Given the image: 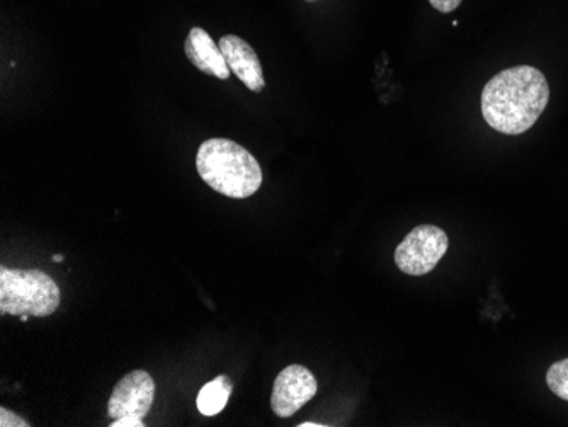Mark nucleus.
Instances as JSON below:
<instances>
[{
  "instance_id": "1",
  "label": "nucleus",
  "mask_w": 568,
  "mask_h": 427,
  "mask_svg": "<svg viewBox=\"0 0 568 427\" xmlns=\"http://www.w3.org/2000/svg\"><path fill=\"white\" fill-rule=\"evenodd\" d=\"M550 101V85L541 70L519 65L503 70L485 84L481 114L490 129L523 135L535 126Z\"/></svg>"
},
{
  "instance_id": "2",
  "label": "nucleus",
  "mask_w": 568,
  "mask_h": 427,
  "mask_svg": "<svg viewBox=\"0 0 568 427\" xmlns=\"http://www.w3.org/2000/svg\"><path fill=\"white\" fill-rule=\"evenodd\" d=\"M196 169L201 180L213 191L234 200L252 196L263 184L260 162L232 140L210 139L201 143Z\"/></svg>"
},
{
  "instance_id": "3",
  "label": "nucleus",
  "mask_w": 568,
  "mask_h": 427,
  "mask_svg": "<svg viewBox=\"0 0 568 427\" xmlns=\"http://www.w3.org/2000/svg\"><path fill=\"white\" fill-rule=\"evenodd\" d=\"M60 307V288L38 270L0 267V314L48 317Z\"/></svg>"
},
{
  "instance_id": "4",
  "label": "nucleus",
  "mask_w": 568,
  "mask_h": 427,
  "mask_svg": "<svg viewBox=\"0 0 568 427\" xmlns=\"http://www.w3.org/2000/svg\"><path fill=\"white\" fill-rule=\"evenodd\" d=\"M449 238L436 225H419L414 228L395 251V264L408 276L429 274L446 256Z\"/></svg>"
},
{
  "instance_id": "5",
  "label": "nucleus",
  "mask_w": 568,
  "mask_h": 427,
  "mask_svg": "<svg viewBox=\"0 0 568 427\" xmlns=\"http://www.w3.org/2000/svg\"><path fill=\"white\" fill-rule=\"evenodd\" d=\"M318 384L314 373L302 365H290L281 369L271 394V409L277 417L295 416L317 394Z\"/></svg>"
},
{
  "instance_id": "6",
  "label": "nucleus",
  "mask_w": 568,
  "mask_h": 427,
  "mask_svg": "<svg viewBox=\"0 0 568 427\" xmlns=\"http://www.w3.org/2000/svg\"><path fill=\"white\" fill-rule=\"evenodd\" d=\"M153 398H155V382L150 373L133 369L114 387L108 401V416L113 420L126 416L145 419L152 409Z\"/></svg>"
},
{
  "instance_id": "7",
  "label": "nucleus",
  "mask_w": 568,
  "mask_h": 427,
  "mask_svg": "<svg viewBox=\"0 0 568 427\" xmlns=\"http://www.w3.org/2000/svg\"><path fill=\"white\" fill-rule=\"evenodd\" d=\"M219 44L223 57H225L226 65L241 79L242 84L248 91L263 92L266 81H264L263 65H261L260 57L254 52V48L235 34H226Z\"/></svg>"
},
{
  "instance_id": "8",
  "label": "nucleus",
  "mask_w": 568,
  "mask_h": 427,
  "mask_svg": "<svg viewBox=\"0 0 568 427\" xmlns=\"http://www.w3.org/2000/svg\"><path fill=\"white\" fill-rule=\"evenodd\" d=\"M184 52H186L187 60L201 72L209 73L220 81L229 79L232 70L226 65L220 44L215 43L206 31L193 28L184 43Z\"/></svg>"
},
{
  "instance_id": "9",
  "label": "nucleus",
  "mask_w": 568,
  "mask_h": 427,
  "mask_svg": "<svg viewBox=\"0 0 568 427\" xmlns=\"http://www.w3.org/2000/svg\"><path fill=\"white\" fill-rule=\"evenodd\" d=\"M230 395H232V382L229 376H216L215 380L209 382L197 394V409L203 416H216L225 409Z\"/></svg>"
},
{
  "instance_id": "10",
  "label": "nucleus",
  "mask_w": 568,
  "mask_h": 427,
  "mask_svg": "<svg viewBox=\"0 0 568 427\" xmlns=\"http://www.w3.org/2000/svg\"><path fill=\"white\" fill-rule=\"evenodd\" d=\"M547 384L555 397L568 401V358L554 363L547 373Z\"/></svg>"
},
{
  "instance_id": "11",
  "label": "nucleus",
  "mask_w": 568,
  "mask_h": 427,
  "mask_svg": "<svg viewBox=\"0 0 568 427\" xmlns=\"http://www.w3.org/2000/svg\"><path fill=\"white\" fill-rule=\"evenodd\" d=\"M0 426L2 427H30L31 424L28 420L19 417L18 414L12 413V410L6 409L2 407L0 409Z\"/></svg>"
},
{
  "instance_id": "12",
  "label": "nucleus",
  "mask_w": 568,
  "mask_h": 427,
  "mask_svg": "<svg viewBox=\"0 0 568 427\" xmlns=\"http://www.w3.org/2000/svg\"><path fill=\"white\" fill-rule=\"evenodd\" d=\"M462 2L463 0H429V4L433 6L436 11L443 12V14H449V12L456 11Z\"/></svg>"
},
{
  "instance_id": "13",
  "label": "nucleus",
  "mask_w": 568,
  "mask_h": 427,
  "mask_svg": "<svg viewBox=\"0 0 568 427\" xmlns=\"http://www.w3.org/2000/svg\"><path fill=\"white\" fill-rule=\"evenodd\" d=\"M111 427H145L143 424V419L135 416H126L121 417V419H114L113 424H110Z\"/></svg>"
},
{
  "instance_id": "14",
  "label": "nucleus",
  "mask_w": 568,
  "mask_h": 427,
  "mask_svg": "<svg viewBox=\"0 0 568 427\" xmlns=\"http://www.w3.org/2000/svg\"><path fill=\"white\" fill-rule=\"evenodd\" d=\"M327 424H318V423H302L298 424V427H325Z\"/></svg>"
},
{
  "instance_id": "15",
  "label": "nucleus",
  "mask_w": 568,
  "mask_h": 427,
  "mask_svg": "<svg viewBox=\"0 0 568 427\" xmlns=\"http://www.w3.org/2000/svg\"><path fill=\"white\" fill-rule=\"evenodd\" d=\"M53 261H55V263H62V261H63L62 254H57V256H53Z\"/></svg>"
},
{
  "instance_id": "16",
  "label": "nucleus",
  "mask_w": 568,
  "mask_h": 427,
  "mask_svg": "<svg viewBox=\"0 0 568 427\" xmlns=\"http://www.w3.org/2000/svg\"><path fill=\"white\" fill-rule=\"evenodd\" d=\"M28 318H30V315H21V322H28Z\"/></svg>"
},
{
  "instance_id": "17",
  "label": "nucleus",
  "mask_w": 568,
  "mask_h": 427,
  "mask_svg": "<svg viewBox=\"0 0 568 427\" xmlns=\"http://www.w3.org/2000/svg\"><path fill=\"white\" fill-rule=\"evenodd\" d=\"M306 2H317V0H306Z\"/></svg>"
}]
</instances>
